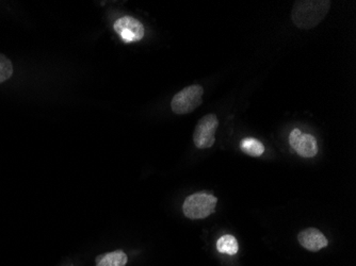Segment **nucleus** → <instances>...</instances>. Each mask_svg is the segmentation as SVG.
Masks as SVG:
<instances>
[{
    "instance_id": "f257e3e1",
    "label": "nucleus",
    "mask_w": 356,
    "mask_h": 266,
    "mask_svg": "<svg viewBox=\"0 0 356 266\" xmlns=\"http://www.w3.org/2000/svg\"><path fill=\"white\" fill-rule=\"evenodd\" d=\"M330 7L331 3L325 0H300L293 5L291 19L300 29H313L323 21Z\"/></svg>"
},
{
    "instance_id": "f03ea898",
    "label": "nucleus",
    "mask_w": 356,
    "mask_h": 266,
    "mask_svg": "<svg viewBox=\"0 0 356 266\" xmlns=\"http://www.w3.org/2000/svg\"><path fill=\"white\" fill-rule=\"evenodd\" d=\"M218 198L207 192H197L186 198L184 215L189 219H204L216 211Z\"/></svg>"
},
{
    "instance_id": "7ed1b4c3",
    "label": "nucleus",
    "mask_w": 356,
    "mask_h": 266,
    "mask_svg": "<svg viewBox=\"0 0 356 266\" xmlns=\"http://www.w3.org/2000/svg\"><path fill=\"white\" fill-rule=\"evenodd\" d=\"M204 89L199 85H190L174 96L171 101L172 111L178 115L191 113L201 106Z\"/></svg>"
},
{
    "instance_id": "20e7f679",
    "label": "nucleus",
    "mask_w": 356,
    "mask_h": 266,
    "mask_svg": "<svg viewBox=\"0 0 356 266\" xmlns=\"http://www.w3.org/2000/svg\"><path fill=\"white\" fill-rule=\"evenodd\" d=\"M219 127V121L215 114L203 116L193 132L194 145L199 149L210 148L215 144V133Z\"/></svg>"
},
{
    "instance_id": "39448f33",
    "label": "nucleus",
    "mask_w": 356,
    "mask_h": 266,
    "mask_svg": "<svg viewBox=\"0 0 356 266\" xmlns=\"http://www.w3.org/2000/svg\"><path fill=\"white\" fill-rule=\"evenodd\" d=\"M289 144L302 158L316 157L319 151L316 138L309 133H303L298 128L290 132Z\"/></svg>"
},
{
    "instance_id": "423d86ee",
    "label": "nucleus",
    "mask_w": 356,
    "mask_h": 266,
    "mask_svg": "<svg viewBox=\"0 0 356 266\" xmlns=\"http://www.w3.org/2000/svg\"><path fill=\"white\" fill-rule=\"evenodd\" d=\"M113 28L125 43L141 41L145 33V29L141 22L134 19L131 16H124L118 19Z\"/></svg>"
},
{
    "instance_id": "0eeeda50",
    "label": "nucleus",
    "mask_w": 356,
    "mask_h": 266,
    "mask_svg": "<svg viewBox=\"0 0 356 266\" xmlns=\"http://www.w3.org/2000/svg\"><path fill=\"white\" fill-rule=\"evenodd\" d=\"M298 241L306 251L318 253L329 245V240L317 228H306L298 235Z\"/></svg>"
},
{
    "instance_id": "6e6552de",
    "label": "nucleus",
    "mask_w": 356,
    "mask_h": 266,
    "mask_svg": "<svg viewBox=\"0 0 356 266\" xmlns=\"http://www.w3.org/2000/svg\"><path fill=\"white\" fill-rule=\"evenodd\" d=\"M127 263V253L121 249L103 253L95 259V266H126Z\"/></svg>"
},
{
    "instance_id": "1a4fd4ad",
    "label": "nucleus",
    "mask_w": 356,
    "mask_h": 266,
    "mask_svg": "<svg viewBox=\"0 0 356 266\" xmlns=\"http://www.w3.org/2000/svg\"><path fill=\"white\" fill-rule=\"evenodd\" d=\"M217 251L224 255L235 256L239 251L237 239L232 235H224L217 241Z\"/></svg>"
},
{
    "instance_id": "9d476101",
    "label": "nucleus",
    "mask_w": 356,
    "mask_h": 266,
    "mask_svg": "<svg viewBox=\"0 0 356 266\" xmlns=\"http://www.w3.org/2000/svg\"><path fill=\"white\" fill-rule=\"evenodd\" d=\"M240 149L251 157H261L265 153V146L254 138H245L240 142Z\"/></svg>"
},
{
    "instance_id": "9b49d317",
    "label": "nucleus",
    "mask_w": 356,
    "mask_h": 266,
    "mask_svg": "<svg viewBox=\"0 0 356 266\" xmlns=\"http://www.w3.org/2000/svg\"><path fill=\"white\" fill-rule=\"evenodd\" d=\"M13 75V65L6 56L0 53V83L7 81Z\"/></svg>"
}]
</instances>
